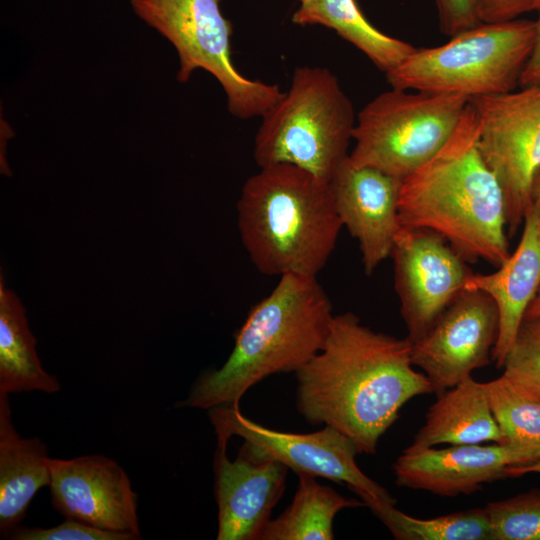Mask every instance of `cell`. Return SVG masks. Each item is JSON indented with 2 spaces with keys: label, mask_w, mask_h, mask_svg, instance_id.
I'll return each mask as SVG.
<instances>
[{
  "label": "cell",
  "mask_w": 540,
  "mask_h": 540,
  "mask_svg": "<svg viewBox=\"0 0 540 540\" xmlns=\"http://www.w3.org/2000/svg\"><path fill=\"white\" fill-rule=\"evenodd\" d=\"M53 507L65 518L141 538L137 494L125 470L103 455L48 458Z\"/></svg>",
  "instance_id": "cell-13"
},
{
  "label": "cell",
  "mask_w": 540,
  "mask_h": 540,
  "mask_svg": "<svg viewBox=\"0 0 540 540\" xmlns=\"http://www.w3.org/2000/svg\"><path fill=\"white\" fill-rule=\"evenodd\" d=\"M489 405L505 443L540 456V392L504 372L485 383Z\"/></svg>",
  "instance_id": "cell-24"
},
{
  "label": "cell",
  "mask_w": 540,
  "mask_h": 540,
  "mask_svg": "<svg viewBox=\"0 0 540 540\" xmlns=\"http://www.w3.org/2000/svg\"><path fill=\"white\" fill-rule=\"evenodd\" d=\"M297 491L290 506L270 520L260 540H332L333 521L345 508L364 506L307 474L298 475Z\"/></svg>",
  "instance_id": "cell-22"
},
{
  "label": "cell",
  "mask_w": 540,
  "mask_h": 540,
  "mask_svg": "<svg viewBox=\"0 0 540 540\" xmlns=\"http://www.w3.org/2000/svg\"><path fill=\"white\" fill-rule=\"evenodd\" d=\"M470 99L392 88L358 113L350 160L403 180L449 140Z\"/></svg>",
  "instance_id": "cell-7"
},
{
  "label": "cell",
  "mask_w": 540,
  "mask_h": 540,
  "mask_svg": "<svg viewBox=\"0 0 540 540\" xmlns=\"http://www.w3.org/2000/svg\"><path fill=\"white\" fill-rule=\"evenodd\" d=\"M494 540H540V489L485 506Z\"/></svg>",
  "instance_id": "cell-25"
},
{
  "label": "cell",
  "mask_w": 540,
  "mask_h": 540,
  "mask_svg": "<svg viewBox=\"0 0 540 540\" xmlns=\"http://www.w3.org/2000/svg\"><path fill=\"white\" fill-rule=\"evenodd\" d=\"M498 331L494 300L480 290H463L411 343L413 365L423 370L438 396L492 362Z\"/></svg>",
  "instance_id": "cell-12"
},
{
  "label": "cell",
  "mask_w": 540,
  "mask_h": 540,
  "mask_svg": "<svg viewBox=\"0 0 540 540\" xmlns=\"http://www.w3.org/2000/svg\"><path fill=\"white\" fill-rule=\"evenodd\" d=\"M355 124L353 104L329 69L297 67L288 91L262 116L254 160L260 168L292 164L329 181L349 156Z\"/></svg>",
  "instance_id": "cell-5"
},
{
  "label": "cell",
  "mask_w": 540,
  "mask_h": 540,
  "mask_svg": "<svg viewBox=\"0 0 540 540\" xmlns=\"http://www.w3.org/2000/svg\"><path fill=\"white\" fill-rule=\"evenodd\" d=\"M217 437L239 436L267 457L297 475L322 477L345 483L349 490L359 489L395 504L392 495L358 467L359 453L354 442L336 428L326 425L313 433H289L260 425L244 416L239 406H217L208 412Z\"/></svg>",
  "instance_id": "cell-10"
},
{
  "label": "cell",
  "mask_w": 540,
  "mask_h": 540,
  "mask_svg": "<svg viewBox=\"0 0 540 540\" xmlns=\"http://www.w3.org/2000/svg\"><path fill=\"white\" fill-rule=\"evenodd\" d=\"M339 218L356 239L366 275L388 257L400 229L401 180L375 168L354 164L349 156L329 180Z\"/></svg>",
  "instance_id": "cell-16"
},
{
  "label": "cell",
  "mask_w": 540,
  "mask_h": 540,
  "mask_svg": "<svg viewBox=\"0 0 540 540\" xmlns=\"http://www.w3.org/2000/svg\"><path fill=\"white\" fill-rule=\"evenodd\" d=\"M228 439L217 437L214 492L218 540H260L282 497L288 468L244 441L238 456H227Z\"/></svg>",
  "instance_id": "cell-14"
},
{
  "label": "cell",
  "mask_w": 540,
  "mask_h": 540,
  "mask_svg": "<svg viewBox=\"0 0 540 540\" xmlns=\"http://www.w3.org/2000/svg\"><path fill=\"white\" fill-rule=\"evenodd\" d=\"M536 41V20L479 23L443 45L421 48L385 73L392 88L473 99L519 86Z\"/></svg>",
  "instance_id": "cell-6"
},
{
  "label": "cell",
  "mask_w": 540,
  "mask_h": 540,
  "mask_svg": "<svg viewBox=\"0 0 540 540\" xmlns=\"http://www.w3.org/2000/svg\"><path fill=\"white\" fill-rule=\"evenodd\" d=\"M15 540H136L132 535L101 530L83 522L67 519L53 527H16L10 534Z\"/></svg>",
  "instance_id": "cell-27"
},
{
  "label": "cell",
  "mask_w": 540,
  "mask_h": 540,
  "mask_svg": "<svg viewBox=\"0 0 540 540\" xmlns=\"http://www.w3.org/2000/svg\"><path fill=\"white\" fill-rule=\"evenodd\" d=\"M333 316L317 277L280 276L250 309L223 366L201 375L180 406H239L242 396L268 376L296 373L322 349Z\"/></svg>",
  "instance_id": "cell-3"
},
{
  "label": "cell",
  "mask_w": 540,
  "mask_h": 540,
  "mask_svg": "<svg viewBox=\"0 0 540 540\" xmlns=\"http://www.w3.org/2000/svg\"><path fill=\"white\" fill-rule=\"evenodd\" d=\"M530 207L536 212L540 219V168L536 171L530 190Z\"/></svg>",
  "instance_id": "cell-32"
},
{
  "label": "cell",
  "mask_w": 540,
  "mask_h": 540,
  "mask_svg": "<svg viewBox=\"0 0 540 540\" xmlns=\"http://www.w3.org/2000/svg\"><path fill=\"white\" fill-rule=\"evenodd\" d=\"M411 349L407 338L374 331L352 312L334 315L322 349L295 373L298 412L345 434L359 453L374 454L401 408L433 393Z\"/></svg>",
  "instance_id": "cell-1"
},
{
  "label": "cell",
  "mask_w": 540,
  "mask_h": 540,
  "mask_svg": "<svg viewBox=\"0 0 540 540\" xmlns=\"http://www.w3.org/2000/svg\"><path fill=\"white\" fill-rule=\"evenodd\" d=\"M479 122V149L497 177L513 238L530 207L532 179L540 168V87L470 99Z\"/></svg>",
  "instance_id": "cell-9"
},
{
  "label": "cell",
  "mask_w": 540,
  "mask_h": 540,
  "mask_svg": "<svg viewBox=\"0 0 540 540\" xmlns=\"http://www.w3.org/2000/svg\"><path fill=\"white\" fill-rule=\"evenodd\" d=\"M390 257L406 338L413 343L464 290L472 271L442 236L427 229L400 227Z\"/></svg>",
  "instance_id": "cell-11"
},
{
  "label": "cell",
  "mask_w": 540,
  "mask_h": 540,
  "mask_svg": "<svg viewBox=\"0 0 540 540\" xmlns=\"http://www.w3.org/2000/svg\"><path fill=\"white\" fill-rule=\"evenodd\" d=\"M45 443L23 438L12 421L8 394L0 392V532L9 534L24 519L36 493L50 485Z\"/></svg>",
  "instance_id": "cell-18"
},
{
  "label": "cell",
  "mask_w": 540,
  "mask_h": 540,
  "mask_svg": "<svg viewBox=\"0 0 540 540\" xmlns=\"http://www.w3.org/2000/svg\"><path fill=\"white\" fill-rule=\"evenodd\" d=\"M60 382L44 370L36 351L25 310L0 279V392L56 393Z\"/></svg>",
  "instance_id": "cell-20"
},
{
  "label": "cell",
  "mask_w": 540,
  "mask_h": 540,
  "mask_svg": "<svg viewBox=\"0 0 540 540\" xmlns=\"http://www.w3.org/2000/svg\"><path fill=\"white\" fill-rule=\"evenodd\" d=\"M292 22L302 26L318 24L335 30L385 73L416 50L412 44L373 26L355 0H301Z\"/></svg>",
  "instance_id": "cell-21"
},
{
  "label": "cell",
  "mask_w": 540,
  "mask_h": 540,
  "mask_svg": "<svg viewBox=\"0 0 540 540\" xmlns=\"http://www.w3.org/2000/svg\"><path fill=\"white\" fill-rule=\"evenodd\" d=\"M480 122L468 103L446 144L401 181L400 227L442 236L466 262L499 267L509 256L501 185L479 149Z\"/></svg>",
  "instance_id": "cell-2"
},
{
  "label": "cell",
  "mask_w": 540,
  "mask_h": 540,
  "mask_svg": "<svg viewBox=\"0 0 540 540\" xmlns=\"http://www.w3.org/2000/svg\"><path fill=\"white\" fill-rule=\"evenodd\" d=\"M502 368L505 374L540 392V318L523 320Z\"/></svg>",
  "instance_id": "cell-26"
},
{
  "label": "cell",
  "mask_w": 540,
  "mask_h": 540,
  "mask_svg": "<svg viewBox=\"0 0 540 540\" xmlns=\"http://www.w3.org/2000/svg\"><path fill=\"white\" fill-rule=\"evenodd\" d=\"M533 450L509 443L451 445L404 451L393 465L400 487L442 497L471 494L486 483L507 478L510 466L539 459Z\"/></svg>",
  "instance_id": "cell-15"
},
{
  "label": "cell",
  "mask_w": 540,
  "mask_h": 540,
  "mask_svg": "<svg viewBox=\"0 0 540 540\" xmlns=\"http://www.w3.org/2000/svg\"><path fill=\"white\" fill-rule=\"evenodd\" d=\"M505 443L491 411L485 383L471 377L438 395L424 425L404 451H418L440 444Z\"/></svg>",
  "instance_id": "cell-19"
},
{
  "label": "cell",
  "mask_w": 540,
  "mask_h": 540,
  "mask_svg": "<svg viewBox=\"0 0 540 540\" xmlns=\"http://www.w3.org/2000/svg\"><path fill=\"white\" fill-rule=\"evenodd\" d=\"M508 477H519L528 473H540V458L521 465L510 466L506 469Z\"/></svg>",
  "instance_id": "cell-31"
},
{
  "label": "cell",
  "mask_w": 540,
  "mask_h": 540,
  "mask_svg": "<svg viewBox=\"0 0 540 540\" xmlns=\"http://www.w3.org/2000/svg\"><path fill=\"white\" fill-rule=\"evenodd\" d=\"M364 506L388 528L398 540H494L485 508L453 512L435 518L420 519L395 508V504L369 493L352 490Z\"/></svg>",
  "instance_id": "cell-23"
},
{
  "label": "cell",
  "mask_w": 540,
  "mask_h": 540,
  "mask_svg": "<svg viewBox=\"0 0 540 540\" xmlns=\"http://www.w3.org/2000/svg\"><path fill=\"white\" fill-rule=\"evenodd\" d=\"M536 20V41L532 54L521 75L519 87H540V10Z\"/></svg>",
  "instance_id": "cell-30"
},
{
  "label": "cell",
  "mask_w": 540,
  "mask_h": 540,
  "mask_svg": "<svg viewBox=\"0 0 540 540\" xmlns=\"http://www.w3.org/2000/svg\"><path fill=\"white\" fill-rule=\"evenodd\" d=\"M299 1H301V0H299Z\"/></svg>",
  "instance_id": "cell-34"
},
{
  "label": "cell",
  "mask_w": 540,
  "mask_h": 540,
  "mask_svg": "<svg viewBox=\"0 0 540 540\" xmlns=\"http://www.w3.org/2000/svg\"><path fill=\"white\" fill-rule=\"evenodd\" d=\"M440 30L452 37L479 24L472 0H435Z\"/></svg>",
  "instance_id": "cell-29"
},
{
  "label": "cell",
  "mask_w": 540,
  "mask_h": 540,
  "mask_svg": "<svg viewBox=\"0 0 540 540\" xmlns=\"http://www.w3.org/2000/svg\"><path fill=\"white\" fill-rule=\"evenodd\" d=\"M489 274L472 273L464 290H480L495 302L499 331L492 361L502 368L514 343L526 310L540 288V219L529 207L518 246L510 256Z\"/></svg>",
  "instance_id": "cell-17"
},
{
  "label": "cell",
  "mask_w": 540,
  "mask_h": 540,
  "mask_svg": "<svg viewBox=\"0 0 540 540\" xmlns=\"http://www.w3.org/2000/svg\"><path fill=\"white\" fill-rule=\"evenodd\" d=\"M222 0H131L135 14L175 47L177 79L186 82L196 69L212 74L223 87L229 112L240 119L264 116L283 97L277 84L242 75L231 58L232 24Z\"/></svg>",
  "instance_id": "cell-8"
},
{
  "label": "cell",
  "mask_w": 540,
  "mask_h": 540,
  "mask_svg": "<svg viewBox=\"0 0 540 540\" xmlns=\"http://www.w3.org/2000/svg\"><path fill=\"white\" fill-rule=\"evenodd\" d=\"M236 209L251 262L270 276L317 277L343 227L329 181L288 163L261 167L250 176Z\"/></svg>",
  "instance_id": "cell-4"
},
{
  "label": "cell",
  "mask_w": 540,
  "mask_h": 540,
  "mask_svg": "<svg viewBox=\"0 0 540 540\" xmlns=\"http://www.w3.org/2000/svg\"><path fill=\"white\" fill-rule=\"evenodd\" d=\"M479 23H497L518 19L540 10V0H472Z\"/></svg>",
  "instance_id": "cell-28"
},
{
  "label": "cell",
  "mask_w": 540,
  "mask_h": 540,
  "mask_svg": "<svg viewBox=\"0 0 540 540\" xmlns=\"http://www.w3.org/2000/svg\"><path fill=\"white\" fill-rule=\"evenodd\" d=\"M540 318V288L528 306L524 319H535Z\"/></svg>",
  "instance_id": "cell-33"
}]
</instances>
